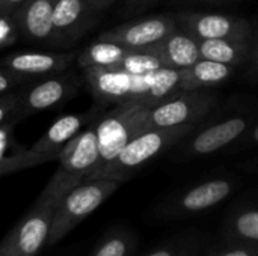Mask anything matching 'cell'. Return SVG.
<instances>
[{
	"mask_svg": "<svg viewBox=\"0 0 258 256\" xmlns=\"http://www.w3.org/2000/svg\"><path fill=\"white\" fill-rule=\"evenodd\" d=\"M237 140H242L243 145H258V124L252 127V130H246Z\"/></svg>",
	"mask_w": 258,
	"mask_h": 256,
	"instance_id": "4dcf8cb0",
	"label": "cell"
},
{
	"mask_svg": "<svg viewBox=\"0 0 258 256\" xmlns=\"http://www.w3.org/2000/svg\"><path fill=\"white\" fill-rule=\"evenodd\" d=\"M148 106L141 103H122L115 104V109L103 113L100 112L94 119L98 158L94 170L85 180H94L106 166H109L122 148L142 131L144 116Z\"/></svg>",
	"mask_w": 258,
	"mask_h": 256,
	"instance_id": "277c9868",
	"label": "cell"
},
{
	"mask_svg": "<svg viewBox=\"0 0 258 256\" xmlns=\"http://www.w3.org/2000/svg\"><path fill=\"white\" fill-rule=\"evenodd\" d=\"M100 112L101 110L91 109L88 113H68L59 116L27 149L29 157L36 164L57 160L62 149L83 130L85 125H89Z\"/></svg>",
	"mask_w": 258,
	"mask_h": 256,
	"instance_id": "8fae6325",
	"label": "cell"
},
{
	"mask_svg": "<svg viewBox=\"0 0 258 256\" xmlns=\"http://www.w3.org/2000/svg\"><path fill=\"white\" fill-rule=\"evenodd\" d=\"M76 59L74 51H17L0 59V68L32 78L67 71Z\"/></svg>",
	"mask_w": 258,
	"mask_h": 256,
	"instance_id": "4fadbf2b",
	"label": "cell"
},
{
	"mask_svg": "<svg viewBox=\"0 0 258 256\" xmlns=\"http://www.w3.org/2000/svg\"><path fill=\"white\" fill-rule=\"evenodd\" d=\"M218 97L210 89L177 92L154 106L147 107L142 131L198 124L216 106Z\"/></svg>",
	"mask_w": 258,
	"mask_h": 256,
	"instance_id": "8992f818",
	"label": "cell"
},
{
	"mask_svg": "<svg viewBox=\"0 0 258 256\" xmlns=\"http://www.w3.org/2000/svg\"><path fill=\"white\" fill-rule=\"evenodd\" d=\"M29 78L27 77H23V75H18V74H14L5 68H0V95L6 94L11 88L23 83V81H27Z\"/></svg>",
	"mask_w": 258,
	"mask_h": 256,
	"instance_id": "4316f807",
	"label": "cell"
},
{
	"mask_svg": "<svg viewBox=\"0 0 258 256\" xmlns=\"http://www.w3.org/2000/svg\"><path fill=\"white\" fill-rule=\"evenodd\" d=\"M82 77L89 94L103 107L122 103H141L150 107L181 92L180 69L165 66L145 74H132L119 68H85Z\"/></svg>",
	"mask_w": 258,
	"mask_h": 256,
	"instance_id": "6da1fadb",
	"label": "cell"
},
{
	"mask_svg": "<svg viewBox=\"0 0 258 256\" xmlns=\"http://www.w3.org/2000/svg\"><path fill=\"white\" fill-rule=\"evenodd\" d=\"M95 11H98V12H101V11H104L106 8H109V6H112L116 0H86Z\"/></svg>",
	"mask_w": 258,
	"mask_h": 256,
	"instance_id": "d6a6232c",
	"label": "cell"
},
{
	"mask_svg": "<svg viewBox=\"0 0 258 256\" xmlns=\"http://www.w3.org/2000/svg\"><path fill=\"white\" fill-rule=\"evenodd\" d=\"M195 3H233L234 0H190Z\"/></svg>",
	"mask_w": 258,
	"mask_h": 256,
	"instance_id": "836d02e7",
	"label": "cell"
},
{
	"mask_svg": "<svg viewBox=\"0 0 258 256\" xmlns=\"http://www.w3.org/2000/svg\"><path fill=\"white\" fill-rule=\"evenodd\" d=\"M98 158V145L94 121L82 130L60 152L59 166L45 189L41 192L38 201L53 204L57 207L60 199L83 183L95 167Z\"/></svg>",
	"mask_w": 258,
	"mask_h": 256,
	"instance_id": "7a4b0ae2",
	"label": "cell"
},
{
	"mask_svg": "<svg viewBox=\"0 0 258 256\" xmlns=\"http://www.w3.org/2000/svg\"><path fill=\"white\" fill-rule=\"evenodd\" d=\"M251 41L252 36L200 41V54L201 59L215 60L236 68L248 62L251 53Z\"/></svg>",
	"mask_w": 258,
	"mask_h": 256,
	"instance_id": "ac0fdd59",
	"label": "cell"
},
{
	"mask_svg": "<svg viewBox=\"0 0 258 256\" xmlns=\"http://www.w3.org/2000/svg\"><path fill=\"white\" fill-rule=\"evenodd\" d=\"M231 192V186L227 181H210L192 189L183 198V207L187 210H203L212 207L225 199Z\"/></svg>",
	"mask_w": 258,
	"mask_h": 256,
	"instance_id": "ffe728a7",
	"label": "cell"
},
{
	"mask_svg": "<svg viewBox=\"0 0 258 256\" xmlns=\"http://www.w3.org/2000/svg\"><path fill=\"white\" fill-rule=\"evenodd\" d=\"M249 71L248 77L251 80H258V32L252 30V41H251V53H249Z\"/></svg>",
	"mask_w": 258,
	"mask_h": 256,
	"instance_id": "f1b7e54d",
	"label": "cell"
},
{
	"mask_svg": "<svg viewBox=\"0 0 258 256\" xmlns=\"http://www.w3.org/2000/svg\"><path fill=\"white\" fill-rule=\"evenodd\" d=\"M118 187L119 183L113 180H91L70 190L54 208L47 246H54L65 238L80 222L113 195Z\"/></svg>",
	"mask_w": 258,
	"mask_h": 256,
	"instance_id": "5b68a950",
	"label": "cell"
},
{
	"mask_svg": "<svg viewBox=\"0 0 258 256\" xmlns=\"http://www.w3.org/2000/svg\"><path fill=\"white\" fill-rule=\"evenodd\" d=\"M225 256H248L246 252H243V250H236V252H230V253H227Z\"/></svg>",
	"mask_w": 258,
	"mask_h": 256,
	"instance_id": "e575fe53",
	"label": "cell"
},
{
	"mask_svg": "<svg viewBox=\"0 0 258 256\" xmlns=\"http://www.w3.org/2000/svg\"><path fill=\"white\" fill-rule=\"evenodd\" d=\"M237 229L242 235L258 240V211L242 214L237 220Z\"/></svg>",
	"mask_w": 258,
	"mask_h": 256,
	"instance_id": "484cf974",
	"label": "cell"
},
{
	"mask_svg": "<svg viewBox=\"0 0 258 256\" xmlns=\"http://www.w3.org/2000/svg\"><path fill=\"white\" fill-rule=\"evenodd\" d=\"M177 27L197 41L221 38H251L252 26L242 17L181 11L174 14Z\"/></svg>",
	"mask_w": 258,
	"mask_h": 256,
	"instance_id": "30bf717a",
	"label": "cell"
},
{
	"mask_svg": "<svg viewBox=\"0 0 258 256\" xmlns=\"http://www.w3.org/2000/svg\"><path fill=\"white\" fill-rule=\"evenodd\" d=\"M98 14L86 0H54L50 45L71 47L97 24Z\"/></svg>",
	"mask_w": 258,
	"mask_h": 256,
	"instance_id": "9c48e42d",
	"label": "cell"
},
{
	"mask_svg": "<svg viewBox=\"0 0 258 256\" xmlns=\"http://www.w3.org/2000/svg\"><path fill=\"white\" fill-rule=\"evenodd\" d=\"M33 166H38V164L29 157L27 149H24L23 152H20L17 155L0 160V177H5L8 174H14V172L23 170V169H29Z\"/></svg>",
	"mask_w": 258,
	"mask_h": 256,
	"instance_id": "603a6c76",
	"label": "cell"
},
{
	"mask_svg": "<svg viewBox=\"0 0 258 256\" xmlns=\"http://www.w3.org/2000/svg\"><path fill=\"white\" fill-rule=\"evenodd\" d=\"M20 121L21 119L15 113H12L0 125V160L2 158H8V157H12V155H17V154H20V152L24 151V148L17 143L15 136H14V128H15V125Z\"/></svg>",
	"mask_w": 258,
	"mask_h": 256,
	"instance_id": "7402d4cb",
	"label": "cell"
},
{
	"mask_svg": "<svg viewBox=\"0 0 258 256\" xmlns=\"http://www.w3.org/2000/svg\"><path fill=\"white\" fill-rule=\"evenodd\" d=\"M142 51L153 54L162 66L172 69H183L201 59L200 41L178 27L162 41L142 48Z\"/></svg>",
	"mask_w": 258,
	"mask_h": 256,
	"instance_id": "5bb4252c",
	"label": "cell"
},
{
	"mask_svg": "<svg viewBox=\"0 0 258 256\" xmlns=\"http://www.w3.org/2000/svg\"><path fill=\"white\" fill-rule=\"evenodd\" d=\"M115 68H119L132 74H145L162 68V65L153 54L145 53L142 50H132Z\"/></svg>",
	"mask_w": 258,
	"mask_h": 256,
	"instance_id": "44dd1931",
	"label": "cell"
},
{
	"mask_svg": "<svg viewBox=\"0 0 258 256\" xmlns=\"http://www.w3.org/2000/svg\"><path fill=\"white\" fill-rule=\"evenodd\" d=\"M54 0H26L14 14L20 35L30 42L50 45Z\"/></svg>",
	"mask_w": 258,
	"mask_h": 256,
	"instance_id": "9a60e30c",
	"label": "cell"
},
{
	"mask_svg": "<svg viewBox=\"0 0 258 256\" xmlns=\"http://www.w3.org/2000/svg\"><path fill=\"white\" fill-rule=\"evenodd\" d=\"M127 250L128 246L122 237H112L107 238L92 256H125Z\"/></svg>",
	"mask_w": 258,
	"mask_h": 256,
	"instance_id": "d4e9b609",
	"label": "cell"
},
{
	"mask_svg": "<svg viewBox=\"0 0 258 256\" xmlns=\"http://www.w3.org/2000/svg\"><path fill=\"white\" fill-rule=\"evenodd\" d=\"M198 124H187L169 128H151L138 133L94 180H113L119 184L127 181L136 170L160 155L168 148L186 139ZM91 181V180H89Z\"/></svg>",
	"mask_w": 258,
	"mask_h": 256,
	"instance_id": "3957f363",
	"label": "cell"
},
{
	"mask_svg": "<svg viewBox=\"0 0 258 256\" xmlns=\"http://www.w3.org/2000/svg\"><path fill=\"white\" fill-rule=\"evenodd\" d=\"M234 74V68L209 59H200L194 65L180 69V91L210 89L222 84Z\"/></svg>",
	"mask_w": 258,
	"mask_h": 256,
	"instance_id": "e0dca14e",
	"label": "cell"
},
{
	"mask_svg": "<svg viewBox=\"0 0 258 256\" xmlns=\"http://www.w3.org/2000/svg\"><path fill=\"white\" fill-rule=\"evenodd\" d=\"M249 127V119L243 116H233L221 121L200 133H197L190 143L187 145V151L195 155H206L216 152L230 143L236 142Z\"/></svg>",
	"mask_w": 258,
	"mask_h": 256,
	"instance_id": "2e32d148",
	"label": "cell"
},
{
	"mask_svg": "<svg viewBox=\"0 0 258 256\" xmlns=\"http://www.w3.org/2000/svg\"><path fill=\"white\" fill-rule=\"evenodd\" d=\"M26 0H0V14L12 15Z\"/></svg>",
	"mask_w": 258,
	"mask_h": 256,
	"instance_id": "f546056e",
	"label": "cell"
},
{
	"mask_svg": "<svg viewBox=\"0 0 258 256\" xmlns=\"http://www.w3.org/2000/svg\"><path fill=\"white\" fill-rule=\"evenodd\" d=\"M17 103H18V92L0 95V125L14 113Z\"/></svg>",
	"mask_w": 258,
	"mask_h": 256,
	"instance_id": "83f0119b",
	"label": "cell"
},
{
	"mask_svg": "<svg viewBox=\"0 0 258 256\" xmlns=\"http://www.w3.org/2000/svg\"><path fill=\"white\" fill-rule=\"evenodd\" d=\"M150 256H171L168 252H165V250H160V252H156V253H153V255Z\"/></svg>",
	"mask_w": 258,
	"mask_h": 256,
	"instance_id": "d590c367",
	"label": "cell"
},
{
	"mask_svg": "<svg viewBox=\"0 0 258 256\" xmlns=\"http://www.w3.org/2000/svg\"><path fill=\"white\" fill-rule=\"evenodd\" d=\"M18 36L20 32L14 17L9 14H0V50L15 44Z\"/></svg>",
	"mask_w": 258,
	"mask_h": 256,
	"instance_id": "cb8c5ba5",
	"label": "cell"
},
{
	"mask_svg": "<svg viewBox=\"0 0 258 256\" xmlns=\"http://www.w3.org/2000/svg\"><path fill=\"white\" fill-rule=\"evenodd\" d=\"M175 29L177 23L174 15H157L112 27L103 32L98 39L113 41L130 50H142L162 41Z\"/></svg>",
	"mask_w": 258,
	"mask_h": 256,
	"instance_id": "7c38bea8",
	"label": "cell"
},
{
	"mask_svg": "<svg viewBox=\"0 0 258 256\" xmlns=\"http://www.w3.org/2000/svg\"><path fill=\"white\" fill-rule=\"evenodd\" d=\"M132 51L130 48L116 44L113 41L97 39L95 42L85 47L79 54H76L77 65L85 68H115Z\"/></svg>",
	"mask_w": 258,
	"mask_h": 256,
	"instance_id": "d6986e66",
	"label": "cell"
},
{
	"mask_svg": "<svg viewBox=\"0 0 258 256\" xmlns=\"http://www.w3.org/2000/svg\"><path fill=\"white\" fill-rule=\"evenodd\" d=\"M83 84V77L74 72H57L45 75L42 80L18 92V103L14 113L24 119L29 115L53 109L74 98Z\"/></svg>",
	"mask_w": 258,
	"mask_h": 256,
	"instance_id": "52a82bcc",
	"label": "cell"
},
{
	"mask_svg": "<svg viewBox=\"0 0 258 256\" xmlns=\"http://www.w3.org/2000/svg\"><path fill=\"white\" fill-rule=\"evenodd\" d=\"M54 205L38 201L0 243V256H36L47 244Z\"/></svg>",
	"mask_w": 258,
	"mask_h": 256,
	"instance_id": "ba28073f",
	"label": "cell"
},
{
	"mask_svg": "<svg viewBox=\"0 0 258 256\" xmlns=\"http://www.w3.org/2000/svg\"><path fill=\"white\" fill-rule=\"evenodd\" d=\"M125 2V6L130 9V11H142L151 5H154L157 0H124Z\"/></svg>",
	"mask_w": 258,
	"mask_h": 256,
	"instance_id": "1f68e13d",
	"label": "cell"
}]
</instances>
